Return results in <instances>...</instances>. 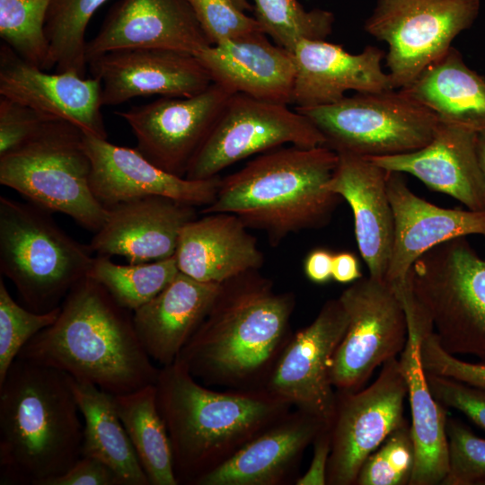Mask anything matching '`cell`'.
<instances>
[{
  "mask_svg": "<svg viewBox=\"0 0 485 485\" xmlns=\"http://www.w3.org/2000/svg\"><path fill=\"white\" fill-rule=\"evenodd\" d=\"M178 273L174 256L119 265L108 256L98 255L88 276L103 286L119 304L134 312L157 295Z\"/></svg>",
  "mask_w": 485,
  "mask_h": 485,
  "instance_id": "cell-34",
  "label": "cell"
},
{
  "mask_svg": "<svg viewBox=\"0 0 485 485\" xmlns=\"http://www.w3.org/2000/svg\"><path fill=\"white\" fill-rule=\"evenodd\" d=\"M187 0H119L86 44L88 61L127 48H163L197 54L210 46Z\"/></svg>",
  "mask_w": 485,
  "mask_h": 485,
  "instance_id": "cell-20",
  "label": "cell"
},
{
  "mask_svg": "<svg viewBox=\"0 0 485 485\" xmlns=\"http://www.w3.org/2000/svg\"><path fill=\"white\" fill-rule=\"evenodd\" d=\"M412 293L440 345L485 363V260L465 236L434 246L411 266Z\"/></svg>",
  "mask_w": 485,
  "mask_h": 485,
  "instance_id": "cell-8",
  "label": "cell"
},
{
  "mask_svg": "<svg viewBox=\"0 0 485 485\" xmlns=\"http://www.w3.org/2000/svg\"><path fill=\"white\" fill-rule=\"evenodd\" d=\"M313 451L308 470L295 482L296 485L327 484L328 463L331 450V426H323L313 442Z\"/></svg>",
  "mask_w": 485,
  "mask_h": 485,
  "instance_id": "cell-45",
  "label": "cell"
},
{
  "mask_svg": "<svg viewBox=\"0 0 485 485\" xmlns=\"http://www.w3.org/2000/svg\"><path fill=\"white\" fill-rule=\"evenodd\" d=\"M174 257L180 272L209 283H222L264 263L257 239L237 216L225 212L187 223Z\"/></svg>",
  "mask_w": 485,
  "mask_h": 485,
  "instance_id": "cell-28",
  "label": "cell"
},
{
  "mask_svg": "<svg viewBox=\"0 0 485 485\" xmlns=\"http://www.w3.org/2000/svg\"><path fill=\"white\" fill-rule=\"evenodd\" d=\"M426 375L433 396L441 404L457 410L485 430V390L445 376L427 372Z\"/></svg>",
  "mask_w": 485,
  "mask_h": 485,
  "instance_id": "cell-43",
  "label": "cell"
},
{
  "mask_svg": "<svg viewBox=\"0 0 485 485\" xmlns=\"http://www.w3.org/2000/svg\"><path fill=\"white\" fill-rule=\"evenodd\" d=\"M221 283L198 281L181 272L133 312L138 338L153 361L172 363L206 318Z\"/></svg>",
  "mask_w": 485,
  "mask_h": 485,
  "instance_id": "cell-29",
  "label": "cell"
},
{
  "mask_svg": "<svg viewBox=\"0 0 485 485\" xmlns=\"http://www.w3.org/2000/svg\"><path fill=\"white\" fill-rule=\"evenodd\" d=\"M60 306L35 313L16 303L0 278V384L22 348L57 320Z\"/></svg>",
  "mask_w": 485,
  "mask_h": 485,
  "instance_id": "cell-38",
  "label": "cell"
},
{
  "mask_svg": "<svg viewBox=\"0 0 485 485\" xmlns=\"http://www.w3.org/2000/svg\"><path fill=\"white\" fill-rule=\"evenodd\" d=\"M0 95L52 119L69 121L85 134L107 139L99 78L72 72L48 74L3 43Z\"/></svg>",
  "mask_w": 485,
  "mask_h": 485,
  "instance_id": "cell-19",
  "label": "cell"
},
{
  "mask_svg": "<svg viewBox=\"0 0 485 485\" xmlns=\"http://www.w3.org/2000/svg\"><path fill=\"white\" fill-rule=\"evenodd\" d=\"M179 484L195 485L293 407L266 388L209 389L176 358L155 383Z\"/></svg>",
  "mask_w": 485,
  "mask_h": 485,
  "instance_id": "cell-3",
  "label": "cell"
},
{
  "mask_svg": "<svg viewBox=\"0 0 485 485\" xmlns=\"http://www.w3.org/2000/svg\"><path fill=\"white\" fill-rule=\"evenodd\" d=\"M114 399L150 485H178L170 437L157 406L155 384L114 395Z\"/></svg>",
  "mask_w": 485,
  "mask_h": 485,
  "instance_id": "cell-32",
  "label": "cell"
},
{
  "mask_svg": "<svg viewBox=\"0 0 485 485\" xmlns=\"http://www.w3.org/2000/svg\"><path fill=\"white\" fill-rule=\"evenodd\" d=\"M332 279L339 283H353L362 278L359 261L357 256L349 251L333 254Z\"/></svg>",
  "mask_w": 485,
  "mask_h": 485,
  "instance_id": "cell-47",
  "label": "cell"
},
{
  "mask_svg": "<svg viewBox=\"0 0 485 485\" xmlns=\"http://www.w3.org/2000/svg\"><path fill=\"white\" fill-rule=\"evenodd\" d=\"M83 144L92 164L91 190L107 208L150 196L204 207L216 197L219 176L198 181L180 177L157 167L137 148L116 146L84 132Z\"/></svg>",
  "mask_w": 485,
  "mask_h": 485,
  "instance_id": "cell-16",
  "label": "cell"
},
{
  "mask_svg": "<svg viewBox=\"0 0 485 485\" xmlns=\"http://www.w3.org/2000/svg\"><path fill=\"white\" fill-rule=\"evenodd\" d=\"M47 485H120L113 471L97 458L82 455L63 475Z\"/></svg>",
  "mask_w": 485,
  "mask_h": 485,
  "instance_id": "cell-44",
  "label": "cell"
},
{
  "mask_svg": "<svg viewBox=\"0 0 485 485\" xmlns=\"http://www.w3.org/2000/svg\"><path fill=\"white\" fill-rule=\"evenodd\" d=\"M108 209L106 221L88 246L98 255L123 256L132 264L174 256L181 228L197 218L196 207L158 196Z\"/></svg>",
  "mask_w": 485,
  "mask_h": 485,
  "instance_id": "cell-22",
  "label": "cell"
},
{
  "mask_svg": "<svg viewBox=\"0 0 485 485\" xmlns=\"http://www.w3.org/2000/svg\"><path fill=\"white\" fill-rule=\"evenodd\" d=\"M17 357L113 395L155 384L160 371L138 338L133 312L88 275L65 297L54 323L36 334Z\"/></svg>",
  "mask_w": 485,
  "mask_h": 485,
  "instance_id": "cell-2",
  "label": "cell"
},
{
  "mask_svg": "<svg viewBox=\"0 0 485 485\" xmlns=\"http://www.w3.org/2000/svg\"><path fill=\"white\" fill-rule=\"evenodd\" d=\"M420 360L425 372L453 378L485 390V363H471L447 352L434 331H427L420 343Z\"/></svg>",
  "mask_w": 485,
  "mask_h": 485,
  "instance_id": "cell-41",
  "label": "cell"
},
{
  "mask_svg": "<svg viewBox=\"0 0 485 485\" xmlns=\"http://www.w3.org/2000/svg\"><path fill=\"white\" fill-rule=\"evenodd\" d=\"M232 94L212 83L198 94L163 96L117 115L129 125L140 154L157 167L185 177Z\"/></svg>",
  "mask_w": 485,
  "mask_h": 485,
  "instance_id": "cell-15",
  "label": "cell"
},
{
  "mask_svg": "<svg viewBox=\"0 0 485 485\" xmlns=\"http://www.w3.org/2000/svg\"><path fill=\"white\" fill-rule=\"evenodd\" d=\"M400 91L441 123L476 133L485 131V79L453 47Z\"/></svg>",
  "mask_w": 485,
  "mask_h": 485,
  "instance_id": "cell-30",
  "label": "cell"
},
{
  "mask_svg": "<svg viewBox=\"0 0 485 485\" xmlns=\"http://www.w3.org/2000/svg\"><path fill=\"white\" fill-rule=\"evenodd\" d=\"M58 369L16 357L0 384V484L47 485L82 456L84 422Z\"/></svg>",
  "mask_w": 485,
  "mask_h": 485,
  "instance_id": "cell-4",
  "label": "cell"
},
{
  "mask_svg": "<svg viewBox=\"0 0 485 485\" xmlns=\"http://www.w3.org/2000/svg\"><path fill=\"white\" fill-rule=\"evenodd\" d=\"M83 137L84 131L75 124L49 120L23 146L0 156V183L96 233L109 209L91 190L92 164Z\"/></svg>",
  "mask_w": 485,
  "mask_h": 485,
  "instance_id": "cell-7",
  "label": "cell"
},
{
  "mask_svg": "<svg viewBox=\"0 0 485 485\" xmlns=\"http://www.w3.org/2000/svg\"><path fill=\"white\" fill-rule=\"evenodd\" d=\"M333 253L324 248L312 250L304 260L306 278L313 283L324 284L332 279Z\"/></svg>",
  "mask_w": 485,
  "mask_h": 485,
  "instance_id": "cell-46",
  "label": "cell"
},
{
  "mask_svg": "<svg viewBox=\"0 0 485 485\" xmlns=\"http://www.w3.org/2000/svg\"><path fill=\"white\" fill-rule=\"evenodd\" d=\"M339 299L348 325L333 357L331 381L336 391L355 392L378 366L402 352L407 319L392 286L370 276L353 282Z\"/></svg>",
  "mask_w": 485,
  "mask_h": 485,
  "instance_id": "cell-12",
  "label": "cell"
},
{
  "mask_svg": "<svg viewBox=\"0 0 485 485\" xmlns=\"http://www.w3.org/2000/svg\"><path fill=\"white\" fill-rule=\"evenodd\" d=\"M212 82L232 93L288 105L295 77L293 53L264 32L210 45L195 54Z\"/></svg>",
  "mask_w": 485,
  "mask_h": 485,
  "instance_id": "cell-25",
  "label": "cell"
},
{
  "mask_svg": "<svg viewBox=\"0 0 485 485\" xmlns=\"http://www.w3.org/2000/svg\"><path fill=\"white\" fill-rule=\"evenodd\" d=\"M255 19L274 43L293 51L302 40H325L334 15L322 9L305 10L297 0H253Z\"/></svg>",
  "mask_w": 485,
  "mask_h": 485,
  "instance_id": "cell-35",
  "label": "cell"
},
{
  "mask_svg": "<svg viewBox=\"0 0 485 485\" xmlns=\"http://www.w3.org/2000/svg\"><path fill=\"white\" fill-rule=\"evenodd\" d=\"M477 154L479 163L485 179V131L478 133L477 137Z\"/></svg>",
  "mask_w": 485,
  "mask_h": 485,
  "instance_id": "cell-48",
  "label": "cell"
},
{
  "mask_svg": "<svg viewBox=\"0 0 485 485\" xmlns=\"http://www.w3.org/2000/svg\"><path fill=\"white\" fill-rule=\"evenodd\" d=\"M387 192L393 214L392 253L385 281L406 279L424 252L445 241L479 234L485 236V210L444 208L414 194L400 172H389Z\"/></svg>",
  "mask_w": 485,
  "mask_h": 485,
  "instance_id": "cell-23",
  "label": "cell"
},
{
  "mask_svg": "<svg viewBox=\"0 0 485 485\" xmlns=\"http://www.w3.org/2000/svg\"><path fill=\"white\" fill-rule=\"evenodd\" d=\"M52 119L4 96L0 97V156L36 136Z\"/></svg>",
  "mask_w": 485,
  "mask_h": 485,
  "instance_id": "cell-42",
  "label": "cell"
},
{
  "mask_svg": "<svg viewBox=\"0 0 485 485\" xmlns=\"http://www.w3.org/2000/svg\"><path fill=\"white\" fill-rule=\"evenodd\" d=\"M338 155L326 189L351 207L357 247L369 276L385 280L394 230L387 192L389 172L366 157L345 153Z\"/></svg>",
  "mask_w": 485,
  "mask_h": 485,
  "instance_id": "cell-26",
  "label": "cell"
},
{
  "mask_svg": "<svg viewBox=\"0 0 485 485\" xmlns=\"http://www.w3.org/2000/svg\"><path fill=\"white\" fill-rule=\"evenodd\" d=\"M107 0H53L48 11L44 32L48 41L45 71L72 72L85 75V31L93 13Z\"/></svg>",
  "mask_w": 485,
  "mask_h": 485,
  "instance_id": "cell-33",
  "label": "cell"
},
{
  "mask_svg": "<svg viewBox=\"0 0 485 485\" xmlns=\"http://www.w3.org/2000/svg\"><path fill=\"white\" fill-rule=\"evenodd\" d=\"M397 295L405 311L408 339L400 364L408 385L415 465L410 485H440L448 471L447 413L432 394L420 360L423 335L433 329L409 285Z\"/></svg>",
  "mask_w": 485,
  "mask_h": 485,
  "instance_id": "cell-18",
  "label": "cell"
},
{
  "mask_svg": "<svg viewBox=\"0 0 485 485\" xmlns=\"http://www.w3.org/2000/svg\"><path fill=\"white\" fill-rule=\"evenodd\" d=\"M336 395L327 484L355 485L366 459L407 422L408 385L399 359L384 363L369 386L355 392L336 391Z\"/></svg>",
  "mask_w": 485,
  "mask_h": 485,
  "instance_id": "cell-13",
  "label": "cell"
},
{
  "mask_svg": "<svg viewBox=\"0 0 485 485\" xmlns=\"http://www.w3.org/2000/svg\"><path fill=\"white\" fill-rule=\"evenodd\" d=\"M88 66L101 83L102 106L151 94L190 97L213 83L195 55L172 49L113 50L89 60Z\"/></svg>",
  "mask_w": 485,
  "mask_h": 485,
  "instance_id": "cell-17",
  "label": "cell"
},
{
  "mask_svg": "<svg viewBox=\"0 0 485 485\" xmlns=\"http://www.w3.org/2000/svg\"><path fill=\"white\" fill-rule=\"evenodd\" d=\"M348 325L339 297L326 301L309 325L291 335L265 388L331 426L337 397L332 361Z\"/></svg>",
  "mask_w": 485,
  "mask_h": 485,
  "instance_id": "cell-14",
  "label": "cell"
},
{
  "mask_svg": "<svg viewBox=\"0 0 485 485\" xmlns=\"http://www.w3.org/2000/svg\"><path fill=\"white\" fill-rule=\"evenodd\" d=\"M477 137L476 132L440 122L433 138L418 150L367 158L388 172L415 176L468 209L485 210V179L477 154Z\"/></svg>",
  "mask_w": 485,
  "mask_h": 485,
  "instance_id": "cell-24",
  "label": "cell"
},
{
  "mask_svg": "<svg viewBox=\"0 0 485 485\" xmlns=\"http://www.w3.org/2000/svg\"><path fill=\"white\" fill-rule=\"evenodd\" d=\"M448 471L441 485H472L485 481V439L466 424L447 418Z\"/></svg>",
  "mask_w": 485,
  "mask_h": 485,
  "instance_id": "cell-39",
  "label": "cell"
},
{
  "mask_svg": "<svg viewBox=\"0 0 485 485\" xmlns=\"http://www.w3.org/2000/svg\"><path fill=\"white\" fill-rule=\"evenodd\" d=\"M259 269L221 283L206 318L178 359L206 386L265 388L287 344L295 298Z\"/></svg>",
  "mask_w": 485,
  "mask_h": 485,
  "instance_id": "cell-1",
  "label": "cell"
},
{
  "mask_svg": "<svg viewBox=\"0 0 485 485\" xmlns=\"http://www.w3.org/2000/svg\"><path fill=\"white\" fill-rule=\"evenodd\" d=\"M295 77L292 104L295 109L329 105L348 91L377 93L395 90L382 68L384 50L367 46L351 54L324 40H302L292 51Z\"/></svg>",
  "mask_w": 485,
  "mask_h": 485,
  "instance_id": "cell-21",
  "label": "cell"
},
{
  "mask_svg": "<svg viewBox=\"0 0 485 485\" xmlns=\"http://www.w3.org/2000/svg\"><path fill=\"white\" fill-rule=\"evenodd\" d=\"M339 160L325 146L278 147L221 178L204 215L231 213L278 246L291 234L326 226L341 198L326 189Z\"/></svg>",
  "mask_w": 485,
  "mask_h": 485,
  "instance_id": "cell-5",
  "label": "cell"
},
{
  "mask_svg": "<svg viewBox=\"0 0 485 485\" xmlns=\"http://www.w3.org/2000/svg\"><path fill=\"white\" fill-rule=\"evenodd\" d=\"M53 0H0V37L27 62L44 70L45 20Z\"/></svg>",
  "mask_w": 485,
  "mask_h": 485,
  "instance_id": "cell-36",
  "label": "cell"
},
{
  "mask_svg": "<svg viewBox=\"0 0 485 485\" xmlns=\"http://www.w3.org/2000/svg\"><path fill=\"white\" fill-rule=\"evenodd\" d=\"M295 110L319 129L325 146L366 158L418 150L440 123L400 90L357 93L329 105Z\"/></svg>",
  "mask_w": 485,
  "mask_h": 485,
  "instance_id": "cell-9",
  "label": "cell"
},
{
  "mask_svg": "<svg viewBox=\"0 0 485 485\" xmlns=\"http://www.w3.org/2000/svg\"><path fill=\"white\" fill-rule=\"evenodd\" d=\"M242 12L251 11L253 6L248 0H231Z\"/></svg>",
  "mask_w": 485,
  "mask_h": 485,
  "instance_id": "cell-49",
  "label": "cell"
},
{
  "mask_svg": "<svg viewBox=\"0 0 485 485\" xmlns=\"http://www.w3.org/2000/svg\"><path fill=\"white\" fill-rule=\"evenodd\" d=\"M414 465L415 446L407 421L366 459L355 485H410Z\"/></svg>",
  "mask_w": 485,
  "mask_h": 485,
  "instance_id": "cell-37",
  "label": "cell"
},
{
  "mask_svg": "<svg viewBox=\"0 0 485 485\" xmlns=\"http://www.w3.org/2000/svg\"><path fill=\"white\" fill-rule=\"evenodd\" d=\"M211 45L264 32L231 0H187ZM265 33V32H264Z\"/></svg>",
  "mask_w": 485,
  "mask_h": 485,
  "instance_id": "cell-40",
  "label": "cell"
},
{
  "mask_svg": "<svg viewBox=\"0 0 485 485\" xmlns=\"http://www.w3.org/2000/svg\"><path fill=\"white\" fill-rule=\"evenodd\" d=\"M323 426L313 415L290 410L195 485L287 484Z\"/></svg>",
  "mask_w": 485,
  "mask_h": 485,
  "instance_id": "cell-27",
  "label": "cell"
},
{
  "mask_svg": "<svg viewBox=\"0 0 485 485\" xmlns=\"http://www.w3.org/2000/svg\"><path fill=\"white\" fill-rule=\"evenodd\" d=\"M32 204L0 197V270L24 306L35 313L59 307L92 268L93 257Z\"/></svg>",
  "mask_w": 485,
  "mask_h": 485,
  "instance_id": "cell-6",
  "label": "cell"
},
{
  "mask_svg": "<svg viewBox=\"0 0 485 485\" xmlns=\"http://www.w3.org/2000/svg\"><path fill=\"white\" fill-rule=\"evenodd\" d=\"M72 385L84 422L82 455L107 464L120 485H150L119 416L114 395L74 378Z\"/></svg>",
  "mask_w": 485,
  "mask_h": 485,
  "instance_id": "cell-31",
  "label": "cell"
},
{
  "mask_svg": "<svg viewBox=\"0 0 485 485\" xmlns=\"http://www.w3.org/2000/svg\"><path fill=\"white\" fill-rule=\"evenodd\" d=\"M287 144L315 147L324 146L325 139L298 110L234 93L192 159L185 178L198 181L218 176L241 160Z\"/></svg>",
  "mask_w": 485,
  "mask_h": 485,
  "instance_id": "cell-11",
  "label": "cell"
},
{
  "mask_svg": "<svg viewBox=\"0 0 485 485\" xmlns=\"http://www.w3.org/2000/svg\"><path fill=\"white\" fill-rule=\"evenodd\" d=\"M480 0H377L365 30L388 45L385 63L394 89L409 85L470 28Z\"/></svg>",
  "mask_w": 485,
  "mask_h": 485,
  "instance_id": "cell-10",
  "label": "cell"
}]
</instances>
